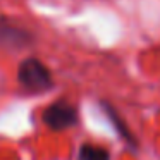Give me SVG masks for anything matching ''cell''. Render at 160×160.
<instances>
[{
    "instance_id": "6da1fadb",
    "label": "cell",
    "mask_w": 160,
    "mask_h": 160,
    "mask_svg": "<svg viewBox=\"0 0 160 160\" xmlns=\"http://www.w3.org/2000/svg\"><path fill=\"white\" fill-rule=\"evenodd\" d=\"M18 79L29 91H47L52 88V74L38 59H26L21 62Z\"/></svg>"
},
{
    "instance_id": "7a4b0ae2",
    "label": "cell",
    "mask_w": 160,
    "mask_h": 160,
    "mask_svg": "<svg viewBox=\"0 0 160 160\" xmlns=\"http://www.w3.org/2000/svg\"><path fill=\"white\" fill-rule=\"evenodd\" d=\"M43 122L48 128L62 131V129H67L78 122V112L71 103L60 100V102H55V103L48 105L45 108V112H43Z\"/></svg>"
},
{
    "instance_id": "3957f363",
    "label": "cell",
    "mask_w": 160,
    "mask_h": 160,
    "mask_svg": "<svg viewBox=\"0 0 160 160\" xmlns=\"http://www.w3.org/2000/svg\"><path fill=\"white\" fill-rule=\"evenodd\" d=\"M0 43L11 47H21L28 43V35L22 29L0 22Z\"/></svg>"
},
{
    "instance_id": "277c9868",
    "label": "cell",
    "mask_w": 160,
    "mask_h": 160,
    "mask_svg": "<svg viewBox=\"0 0 160 160\" xmlns=\"http://www.w3.org/2000/svg\"><path fill=\"white\" fill-rule=\"evenodd\" d=\"M79 160H110L108 152L97 145H83L79 150Z\"/></svg>"
}]
</instances>
